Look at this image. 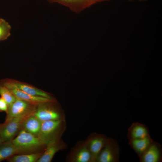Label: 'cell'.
<instances>
[{
	"label": "cell",
	"mask_w": 162,
	"mask_h": 162,
	"mask_svg": "<svg viewBox=\"0 0 162 162\" xmlns=\"http://www.w3.org/2000/svg\"><path fill=\"white\" fill-rule=\"evenodd\" d=\"M120 148L116 140L108 138L107 142L97 158L96 162H119Z\"/></svg>",
	"instance_id": "8992f818"
},
{
	"label": "cell",
	"mask_w": 162,
	"mask_h": 162,
	"mask_svg": "<svg viewBox=\"0 0 162 162\" xmlns=\"http://www.w3.org/2000/svg\"><path fill=\"white\" fill-rule=\"evenodd\" d=\"M140 162H160L162 160V148L161 145L153 141L140 157Z\"/></svg>",
	"instance_id": "30bf717a"
},
{
	"label": "cell",
	"mask_w": 162,
	"mask_h": 162,
	"mask_svg": "<svg viewBox=\"0 0 162 162\" xmlns=\"http://www.w3.org/2000/svg\"><path fill=\"white\" fill-rule=\"evenodd\" d=\"M67 147V144L62 139L48 144L46 146L42 155L36 162H50L57 152L64 150Z\"/></svg>",
	"instance_id": "8fae6325"
},
{
	"label": "cell",
	"mask_w": 162,
	"mask_h": 162,
	"mask_svg": "<svg viewBox=\"0 0 162 162\" xmlns=\"http://www.w3.org/2000/svg\"><path fill=\"white\" fill-rule=\"evenodd\" d=\"M38 105L16 98L15 101L8 105L5 121L28 113L34 112Z\"/></svg>",
	"instance_id": "5b68a950"
},
{
	"label": "cell",
	"mask_w": 162,
	"mask_h": 162,
	"mask_svg": "<svg viewBox=\"0 0 162 162\" xmlns=\"http://www.w3.org/2000/svg\"><path fill=\"white\" fill-rule=\"evenodd\" d=\"M8 105L5 100L1 97L0 98V112L7 110Z\"/></svg>",
	"instance_id": "ffe728a7"
},
{
	"label": "cell",
	"mask_w": 162,
	"mask_h": 162,
	"mask_svg": "<svg viewBox=\"0 0 162 162\" xmlns=\"http://www.w3.org/2000/svg\"><path fill=\"white\" fill-rule=\"evenodd\" d=\"M3 142H3L2 138L1 137V136H0V145Z\"/></svg>",
	"instance_id": "44dd1931"
},
{
	"label": "cell",
	"mask_w": 162,
	"mask_h": 162,
	"mask_svg": "<svg viewBox=\"0 0 162 162\" xmlns=\"http://www.w3.org/2000/svg\"><path fill=\"white\" fill-rule=\"evenodd\" d=\"M11 27L4 20L0 24V41L7 39L10 35Z\"/></svg>",
	"instance_id": "d6986e66"
},
{
	"label": "cell",
	"mask_w": 162,
	"mask_h": 162,
	"mask_svg": "<svg viewBox=\"0 0 162 162\" xmlns=\"http://www.w3.org/2000/svg\"><path fill=\"white\" fill-rule=\"evenodd\" d=\"M44 152H40L14 155L6 160L9 162H36Z\"/></svg>",
	"instance_id": "e0dca14e"
},
{
	"label": "cell",
	"mask_w": 162,
	"mask_h": 162,
	"mask_svg": "<svg viewBox=\"0 0 162 162\" xmlns=\"http://www.w3.org/2000/svg\"><path fill=\"white\" fill-rule=\"evenodd\" d=\"M51 102L38 105L33 115L42 122L65 119L64 112L50 104Z\"/></svg>",
	"instance_id": "277c9868"
},
{
	"label": "cell",
	"mask_w": 162,
	"mask_h": 162,
	"mask_svg": "<svg viewBox=\"0 0 162 162\" xmlns=\"http://www.w3.org/2000/svg\"><path fill=\"white\" fill-rule=\"evenodd\" d=\"M8 89H15L27 94L36 96H41L53 100L48 93L27 84L12 80H5L0 84Z\"/></svg>",
	"instance_id": "9c48e42d"
},
{
	"label": "cell",
	"mask_w": 162,
	"mask_h": 162,
	"mask_svg": "<svg viewBox=\"0 0 162 162\" xmlns=\"http://www.w3.org/2000/svg\"><path fill=\"white\" fill-rule=\"evenodd\" d=\"M68 162H91V155L85 141L78 142L67 155Z\"/></svg>",
	"instance_id": "ba28073f"
},
{
	"label": "cell",
	"mask_w": 162,
	"mask_h": 162,
	"mask_svg": "<svg viewBox=\"0 0 162 162\" xmlns=\"http://www.w3.org/2000/svg\"><path fill=\"white\" fill-rule=\"evenodd\" d=\"M42 122L33 114L24 122L21 129L38 137L41 128Z\"/></svg>",
	"instance_id": "5bb4252c"
},
{
	"label": "cell",
	"mask_w": 162,
	"mask_h": 162,
	"mask_svg": "<svg viewBox=\"0 0 162 162\" xmlns=\"http://www.w3.org/2000/svg\"><path fill=\"white\" fill-rule=\"evenodd\" d=\"M66 126L65 119L42 122L38 137L46 146L62 139Z\"/></svg>",
	"instance_id": "7a4b0ae2"
},
{
	"label": "cell",
	"mask_w": 162,
	"mask_h": 162,
	"mask_svg": "<svg viewBox=\"0 0 162 162\" xmlns=\"http://www.w3.org/2000/svg\"><path fill=\"white\" fill-rule=\"evenodd\" d=\"M129 1H132V0H129ZM140 1H142V0H139Z\"/></svg>",
	"instance_id": "cb8c5ba5"
},
{
	"label": "cell",
	"mask_w": 162,
	"mask_h": 162,
	"mask_svg": "<svg viewBox=\"0 0 162 162\" xmlns=\"http://www.w3.org/2000/svg\"><path fill=\"white\" fill-rule=\"evenodd\" d=\"M12 142L20 154L43 152L46 146L38 136L22 129Z\"/></svg>",
	"instance_id": "6da1fadb"
},
{
	"label": "cell",
	"mask_w": 162,
	"mask_h": 162,
	"mask_svg": "<svg viewBox=\"0 0 162 162\" xmlns=\"http://www.w3.org/2000/svg\"><path fill=\"white\" fill-rule=\"evenodd\" d=\"M20 154L19 151L13 145L12 140L4 142L0 145V162Z\"/></svg>",
	"instance_id": "2e32d148"
},
{
	"label": "cell",
	"mask_w": 162,
	"mask_h": 162,
	"mask_svg": "<svg viewBox=\"0 0 162 162\" xmlns=\"http://www.w3.org/2000/svg\"><path fill=\"white\" fill-rule=\"evenodd\" d=\"M153 141L149 136L143 139L129 140L128 144L140 157Z\"/></svg>",
	"instance_id": "9a60e30c"
},
{
	"label": "cell",
	"mask_w": 162,
	"mask_h": 162,
	"mask_svg": "<svg viewBox=\"0 0 162 162\" xmlns=\"http://www.w3.org/2000/svg\"><path fill=\"white\" fill-rule=\"evenodd\" d=\"M61 0L65 1H67V2H70V1H74L75 0Z\"/></svg>",
	"instance_id": "7402d4cb"
},
{
	"label": "cell",
	"mask_w": 162,
	"mask_h": 162,
	"mask_svg": "<svg viewBox=\"0 0 162 162\" xmlns=\"http://www.w3.org/2000/svg\"><path fill=\"white\" fill-rule=\"evenodd\" d=\"M16 98L23 100L36 105L40 103L54 101L46 98L33 95L15 89H9Z\"/></svg>",
	"instance_id": "4fadbf2b"
},
{
	"label": "cell",
	"mask_w": 162,
	"mask_h": 162,
	"mask_svg": "<svg viewBox=\"0 0 162 162\" xmlns=\"http://www.w3.org/2000/svg\"><path fill=\"white\" fill-rule=\"evenodd\" d=\"M0 95L8 105L14 102L16 99V97L8 88L0 84Z\"/></svg>",
	"instance_id": "ac0fdd59"
},
{
	"label": "cell",
	"mask_w": 162,
	"mask_h": 162,
	"mask_svg": "<svg viewBox=\"0 0 162 162\" xmlns=\"http://www.w3.org/2000/svg\"><path fill=\"white\" fill-rule=\"evenodd\" d=\"M149 136V129L145 124L134 122L128 129L127 137L128 140L143 139Z\"/></svg>",
	"instance_id": "7c38bea8"
},
{
	"label": "cell",
	"mask_w": 162,
	"mask_h": 162,
	"mask_svg": "<svg viewBox=\"0 0 162 162\" xmlns=\"http://www.w3.org/2000/svg\"><path fill=\"white\" fill-rule=\"evenodd\" d=\"M107 139L105 135L95 132L88 136L85 141L91 154V162H96L98 156L105 146Z\"/></svg>",
	"instance_id": "52a82bcc"
},
{
	"label": "cell",
	"mask_w": 162,
	"mask_h": 162,
	"mask_svg": "<svg viewBox=\"0 0 162 162\" xmlns=\"http://www.w3.org/2000/svg\"><path fill=\"white\" fill-rule=\"evenodd\" d=\"M4 20L2 18H0V24Z\"/></svg>",
	"instance_id": "603a6c76"
},
{
	"label": "cell",
	"mask_w": 162,
	"mask_h": 162,
	"mask_svg": "<svg viewBox=\"0 0 162 162\" xmlns=\"http://www.w3.org/2000/svg\"><path fill=\"white\" fill-rule=\"evenodd\" d=\"M34 112L5 121L3 123H0V136L3 142L11 141L21 129L24 122L33 115Z\"/></svg>",
	"instance_id": "3957f363"
}]
</instances>
